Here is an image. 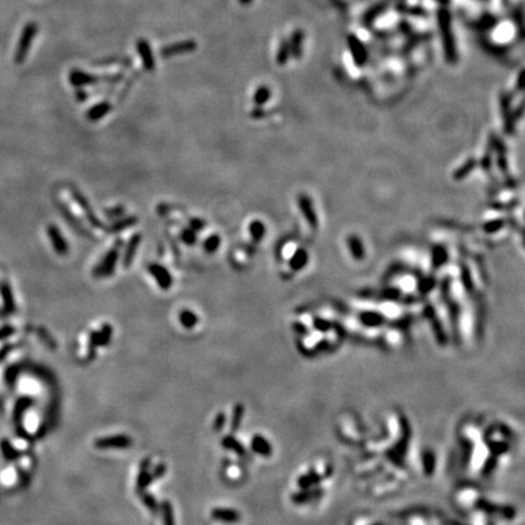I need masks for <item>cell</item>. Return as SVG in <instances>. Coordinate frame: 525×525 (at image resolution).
Segmentation results:
<instances>
[{"mask_svg":"<svg viewBox=\"0 0 525 525\" xmlns=\"http://www.w3.org/2000/svg\"><path fill=\"white\" fill-rule=\"evenodd\" d=\"M47 231L56 253H57L58 256H66V254L68 253V251H70V247H68L66 239L63 238L61 231L58 230L55 225L48 226Z\"/></svg>","mask_w":525,"mask_h":525,"instance_id":"cell-7","label":"cell"},{"mask_svg":"<svg viewBox=\"0 0 525 525\" xmlns=\"http://www.w3.org/2000/svg\"><path fill=\"white\" fill-rule=\"evenodd\" d=\"M2 295H4L5 307H6V309H7V310H12V309H14V300H12L11 290H10L9 289H7L6 286L2 287Z\"/></svg>","mask_w":525,"mask_h":525,"instance_id":"cell-27","label":"cell"},{"mask_svg":"<svg viewBox=\"0 0 525 525\" xmlns=\"http://www.w3.org/2000/svg\"><path fill=\"white\" fill-rule=\"evenodd\" d=\"M124 213L123 207H114L112 210H106V215H108L109 218H116V216H122Z\"/></svg>","mask_w":525,"mask_h":525,"instance_id":"cell-31","label":"cell"},{"mask_svg":"<svg viewBox=\"0 0 525 525\" xmlns=\"http://www.w3.org/2000/svg\"><path fill=\"white\" fill-rule=\"evenodd\" d=\"M147 270H149L150 275L156 280L157 285L160 289L167 290L172 287L173 277L172 275L169 274L167 267H164L160 264H157V262H151V264L147 265Z\"/></svg>","mask_w":525,"mask_h":525,"instance_id":"cell-4","label":"cell"},{"mask_svg":"<svg viewBox=\"0 0 525 525\" xmlns=\"http://www.w3.org/2000/svg\"><path fill=\"white\" fill-rule=\"evenodd\" d=\"M251 446H252V450H253L254 452L258 453V455H262V456L271 455V446H270V443L267 442V440L265 439L262 435H259V434L254 435V437L252 438Z\"/></svg>","mask_w":525,"mask_h":525,"instance_id":"cell-14","label":"cell"},{"mask_svg":"<svg viewBox=\"0 0 525 525\" xmlns=\"http://www.w3.org/2000/svg\"><path fill=\"white\" fill-rule=\"evenodd\" d=\"M140 242H141V235H140V234H135V235L131 236V238L129 239L123 258L124 267H129L131 265L135 254H136L137 248H139L140 246Z\"/></svg>","mask_w":525,"mask_h":525,"instance_id":"cell-10","label":"cell"},{"mask_svg":"<svg viewBox=\"0 0 525 525\" xmlns=\"http://www.w3.org/2000/svg\"><path fill=\"white\" fill-rule=\"evenodd\" d=\"M211 517L214 519H218L221 522H237L239 519L238 512H236L235 509H229V508H214L211 511Z\"/></svg>","mask_w":525,"mask_h":525,"instance_id":"cell-16","label":"cell"},{"mask_svg":"<svg viewBox=\"0 0 525 525\" xmlns=\"http://www.w3.org/2000/svg\"><path fill=\"white\" fill-rule=\"evenodd\" d=\"M196 48H197V43L196 42H193V40H184V42L174 43V44H170L162 48L160 56H162L163 58H169L173 57V56L182 55V53L195 52Z\"/></svg>","mask_w":525,"mask_h":525,"instance_id":"cell-5","label":"cell"},{"mask_svg":"<svg viewBox=\"0 0 525 525\" xmlns=\"http://www.w3.org/2000/svg\"><path fill=\"white\" fill-rule=\"evenodd\" d=\"M243 415H244V407L242 406V405H236L235 409H234V411H233V419H231V424H230V429L233 433L237 432V429H238L239 425H241Z\"/></svg>","mask_w":525,"mask_h":525,"instance_id":"cell-20","label":"cell"},{"mask_svg":"<svg viewBox=\"0 0 525 525\" xmlns=\"http://www.w3.org/2000/svg\"><path fill=\"white\" fill-rule=\"evenodd\" d=\"M205 225H206L205 221L201 220V219L195 218V219H191V220H190L191 229H192L193 231H196V233H197V231H200V230H202V229L205 228Z\"/></svg>","mask_w":525,"mask_h":525,"instance_id":"cell-29","label":"cell"},{"mask_svg":"<svg viewBox=\"0 0 525 525\" xmlns=\"http://www.w3.org/2000/svg\"><path fill=\"white\" fill-rule=\"evenodd\" d=\"M440 25H442V32H443V38H444V44L446 48L447 55H452L453 53V40H452V34H451V27H450V21H448V15L443 14L440 17Z\"/></svg>","mask_w":525,"mask_h":525,"instance_id":"cell-12","label":"cell"},{"mask_svg":"<svg viewBox=\"0 0 525 525\" xmlns=\"http://www.w3.org/2000/svg\"><path fill=\"white\" fill-rule=\"evenodd\" d=\"M136 223L137 218H135V216H128V218H124L122 219V220L117 221V223L112 224V226L109 228V231H111V233H119V231H123L126 230V229L131 228V226H134Z\"/></svg>","mask_w":525,"mask_h":525,"instance_id":"cell-19","label":"cell"},{"mask_svg":"<svg viewBox=\"0 0 525 525\" xmlns=\"http://www.w3.org/2000/svg\"><path fill=\"white\" fill-rule=\"evenodd\" d=\"M225 422H226L225 414H223V412H219V414L216 415L215 420H214V423H213L214 430H215V432H220V430L224 428V424H225Z\"/></svg>","mask_w":525,"mask_h":525,"instance_id":"cell-28","label":"cell"},{"mask_svg":"<svg viewBox=\"0 0 525 525\" xmlns=\"http://www.w3.org/2000/svg\"><path fill=\"white\" fill-rule=\"evenodd\" d=\"M141 499H142V502L145 503V506H146L147 508L150 509V511L154 512V513H155V512H157L158 508H159V507H158V503H157V499H155V496H152L151 494L142 493L141 494Z\"/></svg>","mask_w":525,"mask_h":525,"instance_id":"cell-26","label":"cell"},{"mask_svg":"<svg viewBox=\"0 0 525 525\" xmlns=\"http://www.w3.org/2000/svg\"><path fill=\"white\" fill-rule=\"evenodd\" d=\"M180 238H182L183 242L187 244V246H192V244H195L196 241H197L196 231H193L192 229H184V230H182Z\"/></svg>","mask_w":525,"mask_h":525,"instance_id":"cell-25","label":"cell"},{"mask_svg":"<svg viewBox=\"0 0 525 525\" xmlns=\"http://www.w3.org/2000/svg\"><path fill=\"white\" fill-rule=\"evenodd\" d=\"M70 81L73 86H76V88H80V86L91 85V84L96 83V81H98V78L94 77V76H91V75H88V73L83 72V71L75 70L71 72Z\"/></svg>","mask_w":525,"mask_h":525,"instance_id":"cell-11","label":"cell"},{"mask_svg":"<svg viewBox=\"0 0 525 525\" xmlns=\"http://www.w3.org/2000/svg\"><path fill=\"white\" fill-rule=\"evenodd\" d=\"M136 48H137V52H139L140 57H141L142 65H144L145 70L149 71V72H152V71L155 70L156 63H155L154 53H152L151 47H150L149 42L145 39H139L136 43Z\"/></svg>","mask_w":525,"mask_h":525,"instance_id":"cell-8","label":"cell"},{"mask_svg":"<svg viewBox=\"0 0 525 525\" xmlns=\"http://www.w3.org/2000/svg\"><path fill=\"white\" fill-rule=\"evenodd\" d=\"M372 525H382V524H381V523H379V524H378V523H376V524H372Z\"/></svg>","mask_w":525,"mask_h":525,"instance_id":"cell-34","label":"cell"},{"mask_svg":"<svg viewBox=\"0 0 525 525\" xmlns=\"http://www.w3.org/2000/svg\"><path fill=\"white\" fill-rule=\"evenodd\" d=\"M112 106L109 103H101L99 105H95L91 107L88 112H86V118L91 122H96L103 119L106 114L109 113Z\"/></svg>","mask_w":525,"mask_h":525,"instance_id":"cell-13","label":"cell"},{"mask_svg":"<svg viewBox=\"0 0 525 525\" xmlns=\"http://www.w3.org/2000/svg\"><path fill=\"white\" fill-rule=\"evenodd\" d=\"M71 192H72V197L75 198L76 202L78 203L79 207L81 208V210H83L84 214H85L89 223H90L93 226H95V228H99V229L104 228L103 223H101V221L99 220L95 215H94V211L93 210H91L90 206H89V202L86 201V198L84 197V196L81 195L78 190H76V188H73V187L71 188Z\"/></svg>","mask_w":525,"mask_h":525,"instance_id":"cell-6","label":"cell"},{"mask_svg":"<svg viewBox=\"0 0 525 525\" xmlns=\"http://www.w3.org/2000/svg\"><path fill=\"white\" fill-rule=\"evenodd\" d=\"M38 32V26L35 22H29L25 26L22 34L20 37L19 44H17L16 52H15V62L22 63L27 57V53L29 52L30 45H32L33 39Z\"/></svg>","mask_w":525,"mask_h":525,"instance_id":"cell-2","label":"cell"},{"mask_svg":"<svg viewBox=\"0 0 525 525\" xmlns=\"http://www.w3.org/2000/svg\"><path fill=\"white\" fill-rule=\"evenodd\" d=\"M238 1H239V2H241V4H242V5H248V4H249V2H251V1H252V0H238Z\"/></svg>","mask_w":525,"mask_h":525,"instance_id":"cell-33","label":"cell"},{"mask_svg":"<svg viewBox=\"0 0 525 525\" xmlns=\"http://www.w3.org/2000/svg\"><path fill=\"white\" fill-rule=\"evenodd\" d=\"M132 444L131 437L123 434L111 435V437H104L95 440V447L99 450H107V448H127Z\"/></svg>","mask_w":525,"mask_h":525,"instance_id":"cell-3","label":"cell"},{"mask_svg":"<svg viewBox=\"0 0 525 525\" xmlns=\"http://www.w3.org/2000/svg\"><path fill=\"white\" fill-rule=\"evenodd\" d=\"M122 243H123L122 239L116 241L114 246L112 247L108 252H107L106 256L101 259V262H99L95 267H94V270H93L94 277L101 279V277H108V276H111V275H113L114 270H116L117 261H118V258H119V251H121Z\"/></svg>","mask_w":525,"mask_h":525,"instance_id":"cell-1","label":"cell"},{"mask_svg":"<svg viewBox=\"0 0 525 525\" xmlns=\"http://www.w3.org/2000/svg\"><path fill=\"white\" fill-rule=\"evenodd\" d=\"M249 231H251L252 238L258 242L261 241L262 236H264V225H262L261 221H253V223L251 224V226H249Z\"/></svg>","mask_w":525,"mask_h":525,"instance_id":"cell-23","label":"cell"},{"mask_svg":"<svg viewBox=\"0 0 525 525\" xmlns=\"http://www.w3.org/2000/svg\"><path fill=\"white\" fill-rule=\"evenodd\" d=\"M220 242H221V239L218 235H211L205 241V243H203V248L206 249L207 253H214V252L219 248V246H220Z\"/></svg>","mask_w":525,"mask_h":525,"instance_id":"cell-22","label":"cell"},{"mask_svg":"<svg viewBox=\"0 0 525 525\" xmlns=\"http://www.w3.org/2000/svg\"><path fill=\"white\" fill-rule=\"evenodd\" d=\"M165 472H167V466H165V465H158L157 467L155 468L154 473L151 474V475H152V479H158V478H160V476L164 475Z\"/></svg>","mask_w":525,"mask_h":525,"instance_id":"cell-30","label":"cell"},{"mask_svg":"<svg viewBox=\"0 0 525 525\" xmlns=\"http://www.w3.org/2000/svg\"><path fill=\"white\" fill-rule=\"evenodd\" d=\"M179 321H180V323H182L183 327L187 328V330H191V328H193L198 323V316L196 315L195 313L191 312V310L185 309L180 313Z\"/></svg>","mask_w":525,"mask_h":525,"instance_id":"cell-17","label":"cell"},{"mask_svg":"<svg viewBox=\"0 0 525 525\" xmlns=\"http://www.w3.org/2000/svg\"><path fill=\"white\" fill-rule=\"evenodd\" d=\"M112 337V327L109 325H104L100 331H94L90 335V350L93 351L95 346L107 345Z\"/></svg>","mask_w":525,"mask_h":525,"instance_id":"cell-9","label":"cell"},{"mask_svg":"<svg viewBox=\"0 0 525 525\" xmlns=\"http://www.w3.org/2000/svg\"><path fill=\"white\" fill-rule=\"evenodd\" d=\"M270 98V90L267 89V86H261L258 90L256 91V95H254V103L257 105H264Z\"/></svg>","mask_w":525,"mask_h":525,"instance_id":"cell-24","label":"cell"},{"mask_svg":"<svg viewBox=\"0 0 525 525\" xmlns=\"http://www.w3.org/2000/svg\"><path fill=\"white\" fill-rule=\"evenodd\" d=\"M163 514V522L164 525H174V517H173V507L169 501H163L160 504Z\"/></svg>","mask_w":525,"mask_h":525,"instance_id":"cell-21","label":"cell"},{"mask_svg":"<svg viewBox=\"0 0 525 525\" xmlns=\"http://www.w3.org/2000/svg\"><path fill=\"white\" fill-rule=\"evenodd\" d=\"M149 466H150V458H146V460L142 461L141 470H140L139 478H137V486H136L139 493H142V491H144L145 489L150 485V483L154 480V479H152V475L149 473V471H147V467H149Z\"/></svg>","mask_w":525,"mask_h":525,"instance_id":"cell-15","label":"cell"},{"mask_svg":"<svg viewBox=\"0 0 525 525\" xmlns=\"http://www.w3.org/2000/svg\"><path fill=\"white\" fill-rule=\"evenodd\" d=\"M77 96H78L77 99L79 101H84L86 99V93H85V91H83V90H78Z\"/></svg>","mask_w":525,"mask_h":525,"instance_id":"cell-32","label":"cell"},{"mask_svg":"<svg viewBox=\"0 0 525 525\" xmlns=\"http://www.w3.org/2000/svg\"><path fill=\"white\" fill-rule=\"evenodd\" d=\"M221 445L225 448H229V450L236 452L237 455H244V452H246V450L242 446L241 443L235 439L233 435H226V437L221 440Z\"/></svg>","mask_w":525,"mask_h":525,"instance_id":"cell-18","label":"cell"}]
</instances>
